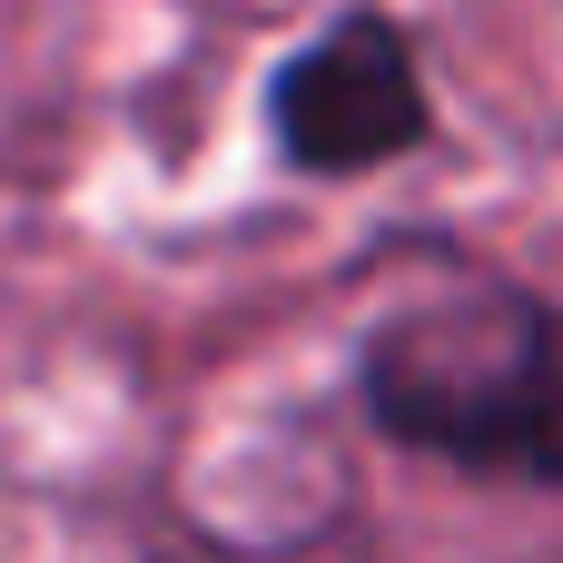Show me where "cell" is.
<instances>
[{"label": "cell", "instance_id": "1", "mask_svg": "<svg viewBox=\"0 0 563 563\" xmlns=\"http://www.w3.org/2000/svg\"><path fill=\"white\" fill-rule=\"evenodd\" d=\"M356 416L445 475L563 495V297L475 277L356 336Z\"/></svg>", "mask_w": 563, "mask_h": 563}, {"label": "cell", "instance_id": "2", "mask_svg": "<svg viewBox=\"0 0 563 563\" xmlns=\"http://www.w3.org/2000/svg\"><path fill=\"white\" fill-rule=\"evenodd\" d=\"M257 129L287 178H327V188L416 158L435 139V89H426L416 30L386 0H346L327 30L277 49V69L257 89Z\"/></svg>", "mask_w": 563, "mask_h": 563}]
</instances>
